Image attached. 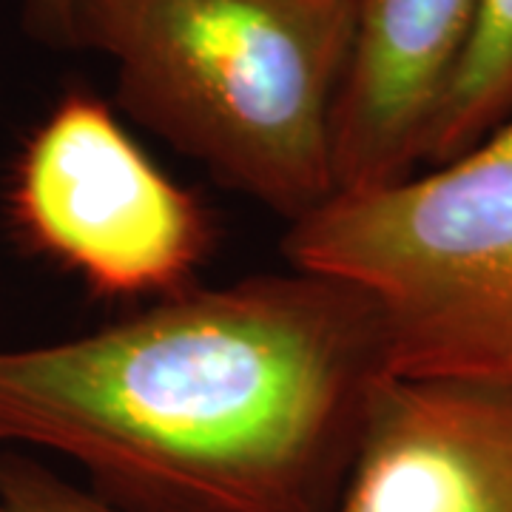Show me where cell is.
Masks as SVG:
<instances>
[{
  "label": "cell",
  "instance_id": "1",
  "mask_svg": "<svg viewBox=\"0 0 512 512\" xmlns=\"http://www.w3.org/2000/svg\"><path fill=\"white\" fill-rule=\"evenodd\" d=\"M390 376L359 288L291 268L0 348V453L77 464L128 512H330Z\"/></svg>",
  "mask_w": 512,
  "mask_h": 512
},
{
  "label": "cell",
  "instance_id": "2",
  "mask_svg": "<svg viewBox=\"0 0 512 512\" xmlns=\"http://www.w3.org/2000/svg\"><path fill=\"white\" fill-rule=\"evenodd\" d=\"M72 49L109 57L137 126L288 225L336 194L350 0H72Z\"/></svg>",
  "mask_w": 512,
  "mask_h": 512
},
{
  "label": "cell",
  "instance_id": "3",
  "mask_svg": "<svg viewBox=\"0 0 512 512\" xmlns=\"http://www.w3.org/2000/svg\"><path fill=\"white\" fill-rule=\"evenodd\" d=\"M282 248L373 302L390 373L512 387V117L427 171L336 191Z\"/></svg>",
  "mask_w": 512,
  "mask_h": 512
},
{
  "label": "cell",
  "instance_id": "4",
  "mask_svg": "<svg viewBox=\"0 0 512 512\" xmlns=\"http://www.w3.org/2000/svg\"><path fill=\"white\" fill-rule=\"evenodd\" d=\"M9 220L35 254L103 299L194 288L217 228L202 200L154 163L86 86L57 97L20 148Z\"/></svg>",
  "mask_w": 512,
  "mask_h": 512
},
{
  "label": "cell",
  "instance_id": "5",
  "mask_svg": "<svg viewBox=\"0 0 512 512\" xmlns=\"http://www.w3.org/2000/svg\"><path fill=\"white\" fill-rule=\"evenodd\" d=\"M330 512H512L510 384L390 373Z\"/></svg>",
  "mask_w": 512,
  "mask_h": 512
},
{
  "label": "cell",
  "instance_id": "6",
  "mask_svg": "<svg viewBox=\"0 0 512 512\" xmlns=\"http://www.w3.org/2000/svg\"><path fill=\"white\" fill-rule=\"evenodd\" d=\"M481 0H350L353 49L333 123L336 191L404 180L470 40Z\"/></svg>",
  "mask_w": 512,
  "mask_h": 512
},
{
  "label": "cell",
  "instance_id": "7",
  "mask_svg": "<svg viewBox=\"0 0 512 512\" xmlns=\"http://www.w3.org/2000/svg\"><path fill=\"white\" fill-rule=\"evenodd\" d=\"M512 117V0H481L470 40L424 140L421 165H439Z\"/></svg>",
  "mask_w": 512,
  "mask_h": 512
},
{
  "label": "cell",
  "instance_id": "8",
  "mask_svg": "<svg viewBox=\"0 0 512 512\" xmlns=\"http://www.w3.org/2000/svg\"><path fill=\"white\" fill-rule=\"evenodd\" d=\"M0 512H128L92 487L57 476L26 450L0 453Z\"/></svg>",
  "mask_w": 512,
  "mask_h": 512
},
{
  "label": "cell",
  "instance_id": "9",
  "mask_svg": "<svg viewBox=\"0 0 512 512\" xmlns=\"http://www.w3.org/2000/svg\"><path fill=\"white\" fill-rule=\"evenodd\" d=\"M29 32L57 49H72V0H23Z\"/></svg>",
  "mask_w": 512,
  "mask_h": 512
}]
</instances>
